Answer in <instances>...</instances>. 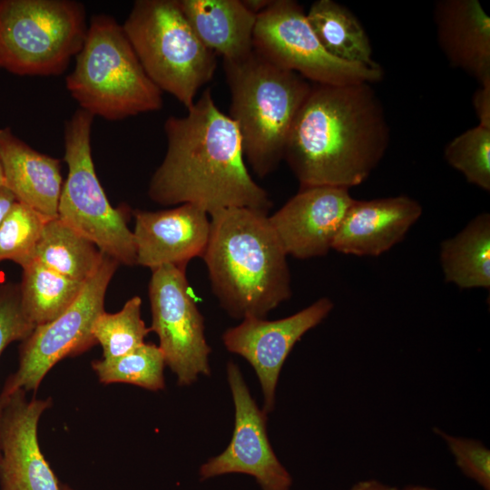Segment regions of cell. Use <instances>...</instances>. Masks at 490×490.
I'll use <instances>...</instances> for the list:
<instances>
[{"instance_id": "cell-27", "label": "cell", "mask_w": 490, "mask_h": 490, "mask_svg": "<svg viewBox=\"0 0 490 490\" xmlns=\"http://www.w3.org/2000/svg\"><path fill=\"white\" fill-rule=\"evenodd\" d=\"M47 220L16 201L0 224V262L12 260L22 268L28 264Z\"/></svg>"}, {"instance_id": "cell-31", "label": "cell", "mask_w": 490, "mask_h": 490, "mask_svg": "<svg viewBox=\"0 0 490 490\" xmlns=\"http://www.w3.org/2000/svg\"><path fill=\"white\" fill-rule=\"evenodd\" d=\"M472 103L478 124L490 128V83L479 84L473 94Z\"/></svg>"}, {"instance_id": "cell-2", "label": "cell", "mask_w": 490, "mask_h": 490, "mask_svg": "<svg viewBox=\"0 0 490 490\" xmlns=\"http://www.w3.org/2000/svg\"><path fill=\"white\" fill-rule=\"evenodd\" d=\"M389 128L371 83H311L292 124L284 160L301 187L349 189L387 149Z\"/></svg>"}, {"instance_id": "cell-18", "label": "cell", "mask_w": 490, "mask_h": 490, "mask_svg": "<svg viewBox=\"0 0 490 490\" xmlns=\"http://www.w3.org/2000/svg\"><path fill=\"white\" fill-rule=\"evenodd\" d=\"M433 19L437 43L454 67L490 83V17L477 0H439Z\"/></svg>"}, {"instance_id": "cell-23", "label": "cell", "mask_w": 490, "mask_h": 490, "mask_svg": "<svg viewBox=\"0 0 490 490\" xmlns=\"http://www.w3.org/2000/svg\"><path fill=\"white\" fill-rule=\"evenodd\" d=\"M103 254L92 241L55 218L45 222L33 260L84 283L98 270Z\"/></svg>"}, {"instance_id": "cell-4", "label": "cell", "mask_w": 490, "mask_h": 490, "mask_svg": "<svg viewBox=\"0 0 490 490\" xmlns=\"http://www.w3.org/2000/svg\"><path fill=\"white\" fill-rule=\"evenodd\" d=\"M230 93L229 116L240 132L244 158L263 178L284 160L294 120L311 83L270 63L254 50L235 61H223Z\"/></svg>"}, {"instance_id": "cell-33", "label": "cell", "mask_w": 490, "mask_h": 490, "mask_svg": "<svg viewBox=\"0 0 490 490\" xmlns=\"http://www.w3.org/2000/svg\"><path fill=\"white\" fill-rule=\"evenodd\" d=\"M349 490H400L397 487L385 485L379 481L369 479L362 480L351 486Z\"/></svg>"}, {"instance_id": "cell-15", "label": "cell", "mask_w": 490, "mask_h": 490, "mask_svg": "<svg viewBox=\"0 0 490 490\" xmlns=\"http://www.w3.org/2000/svg\"><path fill=\"white\" fill-rule=\"evenodd\" d=\"M354 200L347 188L301 187L269 220L288 256L321 257L332 249Z\"/></svg>"}, {"instance_id": "cell-28", "label": "cell", "mask_w": 490, "mask_h": 490, "mask_svg": "<svg viewBox=\"0 0 490 490\" xmlns=\"http://www.w3.org/2000/svg\"><path fill=\"white\" fill-rule=\"evenodd\" d=\"M444 157L468 182L490 191V128L478 124L456 136Z\"/></svg>"}, {"instance_id": "cell-7", "label": "cell", "mask_w": 490, "mask_h": 490, "mask_svg": "<svg viewBox=\"0 0 490 490\" xmlns=\"http://www.w3.org/2000/svg\"><path fill=\"white\" fill-rule=\"evenodd\" d=\"M86 10L75 0H0V68L57 76L80 51Z\"/></svg>"}, {"instance_id": "cell-19", "label": "cell", "mask_w": 490, "mask_h": 490, "mask_svg": "<svg viewBox=\"0 0 490 490\" xmlns=\"http://www.w3.org/2000/svg\"><path fill=\"white\" fill-rule=\"evenodd\" d=\"M0 161L5 186L17 201L46 220L58 218L63 187L60 160L35 151L10 127L0 129Z\"/></svg>"}, {"instance_id": "cell-16", "label": "cell", "mask_w": 490, "mask_h": 490, "mask_svg": "<svg viewBox=\"0 0 490 490\" xmlns=\"http://www.w3.org/2000/svg\"><path fill=\"white\" fill-rule=\"evenodd\" d=\"M132 214L137 265L152 270L165 265L186 268L191 260L202 258L211 220L201 208L185 203L158 211L135 210Z\"/></svg>"}, {"instance_id": "cell-20", "label": "cell", "mask_w": 490, "mask_h": 490, "mask_svg": "<svg viewBox=\"0 0 490 490\" xmlns=\"http://www.w3.org/2000/svg\"><path fill=\"white\" fill-rule=\"evenodd\" d=\"M202 44L223 61L241 59L253 51L257 15L241 0H178Z\"/></svg>"}, {"instance_id": "cell-24", "label": "cell", "mask_w": 490, "mask_h": 490, "mask_svg": "<svg viewBox=\"0 0 490 490\" xmlns=\"http://www.w3.org/2000/svg\"><path fill=\"white\" fill-rule=\"evenodd\" d=\"M22 269L21 303L34 326L63 314L77 299L85 283L68 279L35 260Z\"/></svg>"}, {"instance_id": "cell-12", "label": "cell", "mask_w": 490, "mask_h": 490, "mask_svg": "<svg viewBox=\"0 0 490 490\" xmlns=\"http://www.w3.org/2000/svg\"><path fill=\"white\" fill-rule=\"evenodd\" d=\"M227 376L235 407L232 438L221 454L201 466V479L240 473L255 477L262 490H289L292 477L270 444L267 414L258 407L232 361L227 364Z\"/></svg>"}, {"instance_id": "cell-10", "label": "cell", "mask_w": 490, "mask_h": 490, "mask_svg": "<svg viewBox=\"0 0 490 490\" xmlns=\"http://www.w3.org/2000/svg\"><path fill=\"white\" fill-rule=\"evenodd\" d=\"M118 266L117 260L103 254L98 270L74 302L56 318L34 327L20 345L17 368L5 380L2 394L36 392L60 360L78 356L97 344L93 327L104 311L105 293Z\"/></svg>"}, {"instance_id": "cell-8", "label": "cell", "mask_w": 490, "mask_h": 490, "mask_svg": "<svg viewBox=\"0 0 490 490\" xmlns=\"http://www.w3.org/2000/svg\"><path fill=\"white\" fill-rule=\"evenodd\" d=\"M94 117L78 109L64 125L67 177L58 204V219L125 266H136V245L128 227L131 210L113 207L95 173L91 132Z\"/></svg>"}, {"instance_id": "cell-1", "label": "cell", "mask_w": 490, "mask_h": 490, "mask_svg": "<svg viewBox=\"0 0 490 490\" xmlns=\"http://www.w3.org/2000/svg\"><path fill=\"white\" fill-rule=\"evenodd\" d=\"M187 111L164 122L167 151L149 182V198L163 206L192 204L209 215L229 208L268 212L269 194L250 174L237 126L211 90Z\"/></svg>"}, {"instance_id": "cell-17", "label": "cell", "mask_w": 490, "mask_h": 490, "mask_svg": "<svg viewBox=\"0 0 490 490\" xmlns=\"http://www.w3.org/2000/svg\"><path fill=\"white\" fill-rule=\"evenodd\" d=\"M421 215L419 202L406 195L354 200L332 250L347 255L379 256L399 243Z\"/></svg>"}, {"instance_id": "cell-21", "label": "cell", "mask_w": 490, "mask_h": 490, "mask_svg": "<svg viewBox=\"0 0 490 490\" xmlns=\"http://www.w3.org/2000/svg\"><path fill=\"white\" fill-rule=\"evenodd\" d=\"M446 282L460 289L490 288V214L476 215L456 236L440 245Z\"/></svg>"}, {"instance_id": "cell-3", "label": "cell", "mask_w": 490, "mask_h": 490, "mask_svg": "<svg viewBox=\"0 0 490 490\" xmlns=\"http://www.w3.org/2000/svg\"><path fill=\"white\" fill-rule=\"evenodd\" d=\"M202 256L211 289L233 318H265L291 297V278L268 212L229 208L211 215Z\"/></svg>"}, {"instance_id": "cell-30", "label": "cell", "mask_w": 490, "mask_h": 490, "mask_svg": "<svg viewBox=\"0 0 490 490\" xmlns=\"http://www.w3.org/2000/svg\"><path fill=\"white\" fill-rule=\"evenodd\" d=\"M34 327L23 309L19 284L0 285V356L9 344L26 338Z\"/></svg>"}, {"instance_id": "cell-29", "label": "cell", "mask_w": 490, "mask_h": 490, "mask_svg": "<svg viewBox=\"0 0 490 490\" xmlns=\"http://www.w3.org/2000/svg\"><path fill=\"white\" fill-rule=\"evenodd\" d=\"M446 442L457 467L484 490H490V450L480 441L455 436L436 427Z\"/></svg>"}, {"instance_id": "cell-35", "label": "cell", "mask_w": 490, "mask_h": 490, "mask_svg": "<svg viewBox=\"0 0 490 490\" xmlns=\"http://www.w3.org/2000/svg\"><path fill=\"white\" fill-rule=\"evenodd\" d=\"M6 399H7V396L0 393V428H1V420H2L3 410H4V407H5ZM0 454H1V448H0Z\"/></svg>"}, {"instance_id": "cell-9", "label": "cell", "mask_w": 490, "mask_h": 490, "mask_svg": "<svg viewBox=\"0 0 490 490\" xmlns=\"http://www.w3.org/2000/svg\"><path fill=\"white\" fill-rule=\"evenodd\" d=\"M253 50L311 83H373L383 77L381 66L348 63L329 54L310 27L306 12L293 0H272L257 15Z\"/></svg>"}, {"instance_id": "cell-13", "label": "cell", "mask_w": 490, "mask_h": 490, "mask_svg": "<svg viewBox=\"0 0 490 490\" xmlns=\"http://www.w3.org/2000/svg\"><path fill=\"white\" fill-rule=\"evenodd\" d=\"M333 301L323 297L277 320L247 318L222 335L225 348L244 358L254 368L264 397L263 411L271 412L281 368L294 345L309 329L321 323L333 309Z\"/></svg>"}, {"instance_id": "cell-22", "label": "cell", "mask_w": 490, "mask_h": 490, "mask_svg": "<svg viewBox=\"0 0 490 490\" xmlns=\"http://www.w3.org/2000/svg\"><path fill=\"white\" fill-rule=\"evenodd\" d=\"M306 16L318 40L329 54L348 63L380 66L373 59L366 30L346 6L333 0H317Z\"/></svg>"}, {"instance_id": "cell-32", "label": "cell", "mask_w": 490, "mask_h": 490, "mask_svg": "<svg viewBox=\"0 0 490 490\" xmlns=\"http://www.w3.org/2000/svg\"><path fill=\"white\" fill-rule=\"evenodd\" d=\"M16 201L15 195L5 185H0V224Z\"/></svg>"}, {"instance_id": "cell-11", "label": "cell", "mask_w": 490, "mask_h": 490, "mask_svg": "<svg viewBox=\"0 0 490 490\" xmlns=\"http://www.w3.org/2000/svg\"><path fill=\"white\" fill-rule=\"evenodd\" d=\"M148 294L152 311L151 331L165 365L180 386L194 383L200 375L210 376L211 348L204 335V320L193 299L186 268L165 265L152 270Z\"/></svg>"}, {"instance_id": "cell-14", "label": "cell", "mask_w": 490, "mask_h": 490, "mask_svg": "<svg viewBox=\"0 0 490 490\" xmlns=\"http://www.w3.org/2000/svg\"><path fill=\"white\" fill-rule=\"evenodd\" d=\"M52 399L26 397L17 390L9 396L0 428V490H61L55 474L38 442V423Z\"/></svg>"}, {"instance_id": "cell-34", "label": "cell", "mask_w": 490, "mask_h": 490, "mask_svg": "<svg viewBox=\"0 0 490 490\" xmlns=\"http://www.w3.org/2000/svg\"><path fill=\"white\" fill-rule=\"evenodd\" d=\"M242 2L250 12L258 15L271 4L272 0H242Z\"/></svg>"}, {"instance_id": "cell-36", "label": "cell", "mask_w": 490, "mask_h": 490, "mask_svg": "<svg viewBox=\"0 0 490 490\" xmlns=\"http://www.w3.org/2000/svg\"><path fill=\"white\" fill-rule=\"evenodd\" d=\"M401 490H436V489L424 486V485H407Z\"/></svg>"}, {"instance_id": "cell-37", "label": "cell", "mask_w": 490, "mask_h": 490, "mask_svg": "<svg viewBox=\"0 0 490 490\" xmlns=\"http://www.w3.org/2000/svg\"><path fill=\"white\" fill-rule=\"evenodd\" d=\"M0 185H5V186L1 161H0Z\"/></svg>"}, {"instance_id": "cell-25", "label": "cell", "mask_w": 490, "mask_h": 490, "mask_svg": "<svg viewBox=\"0 0 490 490\" xmlns=\"http://www.w3.org/2000/svg\"><path fill=\"white\" fill-rule=\"evenodd\" d=\"M100 383H125L151 391L165 387V361L160 348L143 343L134 350L116 358L98 359L91 363Z\"/></svg>"}, {"instance_id": "cell-38", "label": "cell", "mask_w": 490, "mask_h": 490, "mask_svg": "<svg viewBox=\"0 0 490 490\" xmlns=\"http://www.w3.org/2000/svg\"><path fill=\"white\" fill-rule=\"evenodd\" d=\"M61 490H74V488H72L70 485H65V484H61Z\"/></svg>"}, {"instance_id": "cell-6", "label": "cell", "mask_w": 490, "mask_h": 490, "mask_svg": "<svg viewBox=\"0 0 490 490\" xmlns=\"http://www.w3.org/2000/svg\"><path fill=\"white\" fill-rule=\"evenodd\" d=\"M143 70L186 109L216 71V54L194 33L178 0H137L122 24Z\"/></svg>"}, {"instance_id": "cell-5", "label": "cell", "mask_w": 490, "mask_h": 490, "mask_svg": "<svg viewBox=\"0 0 490 490\" xmlns=\"http://www.w3.org/2000/svg\"><path fill=\"white\" fill-rule=\"evenodd\" d=\"M65 85L80 109L107 121L162 107V92L146 74L122 25L108 15L91 18Z\"/></svg>"}, {"instance_id": "cell-26", "label": "cell", "mask_w": 490, "mask_h": 490, "mask_svg": "<svg viewBox=\"0 0 490 490\" xmlns=\"http://www.w3.org/2000/svg\"><path fill=\"white\" fill-rule=\"evenodd\" d=\"M142 299L134 296L116 313L103 311L93 327V335L103 348V358L122 357L144 343L151 331L141 317Z\"/></svg>"}]
</instances>
